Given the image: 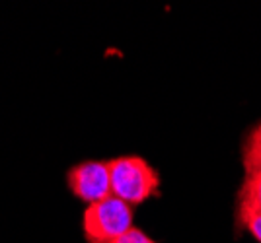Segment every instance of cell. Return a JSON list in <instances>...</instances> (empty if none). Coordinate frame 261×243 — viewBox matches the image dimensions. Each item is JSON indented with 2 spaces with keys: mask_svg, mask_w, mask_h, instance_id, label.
Wrapping results in <instances>:
<instances>
[{
  "mask_svg": "<svg viewBox=\"0 0 261 243\" xmlns=\"http://www.w3.org/2000/svg\"><path fill=\"white\" fill-rule=\"evenodd\" d=\"M111 195L129 206L142 204L160 191V175L141 156H119L108 160Z\"/></svg>",
  "mask_w": 261,
  "mask_h": 243,
  "instance_id": "cell-1",
  "label": "cell"
},
{
  "mask_svg": "<svg viewBox=\"0 0 261 243\" xmlns=\"http://www.w3.org/2000/svg\"><path fill=\"white\" fill-rule=\"evenodd\" d=\"M135 222L133 206L117 197L88 204L82 214V232L88 243H113L129 232Z\"/></svg>",
  "mask_w": 261,
  "mask_h": 243,
  "instance_id": "cell-2",
  "label": "cell"
},
{
  "mask_svg": "<svg viewBox=\"0 0 261 243\" xmlns=\"http://www.w3.org/2000/svg\"><path fill=\"white\" fill-rule=\"evenodd\" d=\"M66 183L70 193L82 202L94 204L111 197V181H109L108 162L88 160L68 169Z\"/></svg>",
  "mask_w": 261,
  "mask_h": 243,
  "instance_id": "cell-3",
  "label": "cell"
},
{
  "mask_svg": "<svg viewBox=\"0 0 261 243\" xmlns=\"http://www.w3.org/2000/svg\"><path fill=\"white\" fill-rule=\"evenodd\" d=\"M238 202L261 208V167L246 173V181L240 189Z\"/></svg>",
  "mask_w": 261,
  "mask_h": 243,
  "instance_id": "cell-4",
  "label": "cell"
},
{
  "mask_svg": "<svg viewBox=\"0 0 261 243\" xmlns=\"http://www.w3.org/2000/svg\"><path fill=\"white\" fill-rule=\"evenodd\" d=\"M244 167L246 173L261 167V123L250 133V136L244 142Z\"/></svg>",
  "mask_w": 261,
  "mask_h": 243,
  "instance_id": "cell-5",
  "label": "cell"
},
{
  "mask_svg": "<svg viewBox=\"0 0 261 243\" xmlns=\"http://www.w3.org/2000/svg\"><path fill=\"white\" fill-rule=\"evenodd\" d=\"M238 222L261 243V208L238 202Z\"/></svg>",
  "mask_w": 261,
  "mask_h": 243,
  "instance_id": "cell-6",
  "label": "cell"
},
{
  "mask_svg": "<svg viewBox=\"0 0 261 243\" xmlns=\"http://www.w3.org/2000/svg\"><path fill=\"white\" fill-rule=\"evenodd\" d=\"M113 243H156L150 237V235H146V233L139 230V228H130L129 232L125 233V235H121L119 239H115Z\"/></svg>",
  "mask_w": 261,
  "mask_h": 243,
  "instance_id": "cell-7",
  "label": "cell"
}]
</instances>
